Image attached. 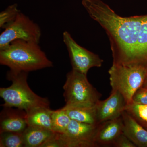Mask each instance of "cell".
I'll return each instance as SVG.
<instances>
[{"instance_id": "obj_20", "label": "cell", "mask_w": 147, "mask_h": 147, "mask_svg": "<svg viewBox=\"0 0 147 147\" xmlns=\"http://www.w3.org/2000/svg\"><path fill=\"white\" fill-rule=\"evenodd\" d=\"M20 12L17 4L9 6L0 13V28L3 29L7 28L15 21Z\"/></svg>"}, {"instance_id": "obj_14", "label": "cell", "mask_w": 147, "mask_h": 147, "mask_svg": "<svg viewBox=\"0 0 147 147\" xmlns=\"http://www.w3.org/2000/svg\"><path fill=\"white\" fill-rule=\"evenodd\" d=\"M55 132L39 127L28 126L23 132L25 147H42Z\"/></svg>"}, {"instance_id": "obj_7", "label": "cell", "mask_w": 147, "mask_h": 147, "mask_svg": "<svg viewBox=\"0 0 147 147\" xmlns=\"http://www.w3.org/2000/svg\"><path fill=\"white\" fill-rule=\"evenodd\" d=\"M63 37L72 69L87 75L90 69L101 67L103 60L98 55L79 45L68 32H64Z\"/></svg>"}, {"instance_id": "obj_22", "label": "cell", "mask_w": 147, "mask_h": 147, "mask_svg": "<svg viewBox=\"0 0 147 147\" xmlns=\"http://www.w3.org/2000/svg\"><path fill=\"white\" fill-rule=\"evenodd\" d=\"M115 147H136L134 143L130 141L123 133L121 134L117 138L113 145Z\"/></svg>"}, {"instance_id": "obj_19", "label": "cell", "mask_w": 147, "mask_h": 147, "mask_svg": "<svg viewBox=\"0 0 147 147\" xmlns=\"http://www.w3.org/2000/svg\"><path fill=\"white\" fill-rule=\"evenodd\" d=\"M125 111L140 124H147V105L138 104L132 101L126 105Z\"/></svg>"}, {"instance_id": "obj_5", "label": "cell", "mask_w": 147, "mask_h": 147, "mask_svg": "<svg viewBox=\"0 0 147 147\" xmlns=\"http://www.w3.org/2000/svg\"><path fill=\"white\" fill-rule=\"evenodd\" d=\"M63 88L66 105L94 106L101 97L89 82L87 75L73 69L67 74Z\"/></svg>"}, {"instance_id": "obj_9", "label": "cell", "mask_w": 147, "mask_h": 147, "mask_svg": "<svg viewBox=\"0 0 147 147\" xmlns=\"http://www.w3.org/2000/svg\"><path fill=\"white\" fill-rule=\"evenodd\" d=\"M127 103L123 96L117 91H111L110 96L99 100L96 105L98 124L121 117Z\"/></svg>"}, {"instance_id": "obj_12", "label": "cell", "mask_w": 147, "mask_h": 147, "mask_svg": "<svg viewBox=\"0 0 147 147\" xmlns=\"http://www.w3.org/2000/svg\"><path fill=\"white\" fill-rule=\"evenodd\" d=\"M123 133L137 146L147 147V130L125 111L121 115Z\"/></svg>"}, {"instance_id": "obj_6", "label": "cell", "mask_w": 147, "mask_h": 147, "mask_svg": "<svg viewBox=\"0 0 147 147\" xmlns=\"http://www.w3.org/2000/svg\"><path fill=\"white\" fill-rule=\"evenodd\" d=\"M41 36L39 26L21 11L15 21L0 35V50L15 40L39 43Z\"/></svg>"}, {"instance_id": "obj_18", "label": "cell", "mask_w": 147, "mask_h": 147, "mask_svg": "<svg viewBox=\"0 0 147 147\" xmlns=\"http://www.w3.org/2000/svg\"><path fill=\"white\" fill-rule=\"evenodd\" d=\"M0 134V147H25L23 132H5Z\"/></svg>"}, {"instance_id": "obj_1", "label": "cell", "mask_w": 147, "mask_h": 147, "mask_svg": "<svg viewBox=\"0 0 147 147\" xmlns=\"http://www.w3.org/2000/svg\"><path fill=\"white\" fill-rule=\"evenodd\" d=\"M89 15L108 35L113 64L134 66L139 33L145 15L122 17L102 1L92 6Z\"/></svg>"}, {"instance_id": "obj_24", "label": "cell", "mask_w": 147, "mask_h": 147, "mask_svg": "<svg viewBox=\"0 0 147 147\" xmlns=\"http://www.w3.org/2000/svg\"><path fill=\"white\" fill-rule=\"evenodd\" d=\"M140 124L141 125H142L143 127H144L145 129H146L147 130V124Z\"/></svg>"}, {"instance_id": "obj_23", "label": "cell", "mask_w": 147, "mask_h": 147, "mask_svg": "<svg viewBox=\"0 0 147 147\" xmlns=\"http://www.w3.org/2000/svg\"><path fill=\"white\" fill-rule=\"evenodd\" d=\"M144 87V88H147V76L146 79H145L144 82V84H143L142 86Z\"/></svg>"}, {"instance_id": "obj_4", "label": "cell", "mask_w": 147, "mask_h": 147, "mask_svg": "<svg viewBox=\"0 0 147 147\" xmlns=\"http://www.w3.org/2000/svg\"><path fill=\"white\" fill-rule=\"evenodd\" d=\"M108 73L112 91L119 92L127 105L132 102L135 92L143 86L147 76V69L141 66L113 64Z\"/></svg>"}, {"instance_id": "obj_8", "label": "cell", "mask_w": 147, "mask_h": 147, "mask_svg": "<svg viewBox=\"0 0 147 147\" xmlns=\"http://www.w3.org/2000/svg\"><path fill=\"white\" fill-rule=\"evenodd\" d=\"M98 124H90L71 120L66 131L57 133L62 147H97L94 141Z\"/></svg>"}, {"instance_id": "obj_11", "label": "cell", "mask_w": 147, "mask_h": 147, "mask_svg": "<svg viewBox=\"0 0 147 147\" xmlns=\"http://www.w3.org/2000/svg\"><path fill=\"white\" fill-rule=\"evenodd\" d=\"M122 117L98 124L94 141L98 146H113L116 139L123 133Z\"/></svg>"}, {"instance_id": "obj_17", "label": "cell", "mask_w": 147, "mask_h": 147, "mask_svg": "<svg viewBox=\"0 0 147 147\" xmlns=\"http://www.w3.org/2000/svg\"><path fill=\"white\" fill-rule=\"evenodd\" d=\"M52 130L55 133L63 134L66 131L71 119L62 108L52 110Z\"/></svg>"}, {"instance_id": "obj_10", "label": "cell", "mask_w": 147, "mask_h": 147, "mask_svg": "<svg viewBox=\"0 0 147 147\" xmlns=\"http://www.w3.org/2000/svg\"><path fill=\"white\" fill-rule=\"evenodd\" d=\"M26 113L12 107H4L0 115V134L5 132H23L28 127Z\"/></svg>"}, {"instance_id": "obj_16", "label": "cell", "mask_w": 147, "mask_h": 147, "mask_svg": "<svg viewBox=\"0 0 147 147\" xmlns=\"http://www.w3.org/2000/svg\"><path fill=\"white\" fill-rule=\"evenodd\" d=\"M134 66H141L147 69V15H145L139 33Z\"/></svg>"}, {"instance_id": "obj_15", "label": "cell", "mask_w": 147, "mask_h": 147, "mask_svg": "<svg viewBox=\"0 0 147 147\" xmlns=\"http://www.w3.org/2000/svg\"><path fill=\"white\" fill-rule=\"evenodd\" d=\"M52 110L50 108L40 107L26 113V121L28 126L53 131L51 117Z\"/></svg>"}, {"instance_id": "obj_21", "label": "cell", "mask_w": 147, "mask_h": 147, "mask_svg": "<svg viewBox=\"0 0 147 147\" xmlns=\"http://www.w3.org/2000/svg\"><path fill=\"white\" fill-rule=\"evenodd\" d=\"M132 101L138 104L147 105V88L141 87L135 92Z\"/></svg>"}, {"instance_id": "obj_2", "label": "cell", "mask_w": 147, "mask_h": 147, "mask_svg": "<svg viewBox=\"0 0 147 147\" xmlns=\"http://www.w3.org/2000/svg\"><path fill=\"white\" fill-rule=\"evenodd\" d=\"M38 44L19 40L12 41L0 50V64L10 70L28 73L52 67L53 62Z\"/></svg>"}, {"instance_id": "obj_13", "label": "cell", "mask_w": 147, "mask_h": 147, "mask_svg": "<svg viewBox=\"0 0 147 147\" xmlns=\"http://www.w3.org/2000/svg\"><path fill=\"white\" fill-rule=\"evenodd\" d=\"M96 105L89 107L65 105L62 109L72 120L83 123L98 124Z\"/></svg>"}, {"instance_id": "obj_3", "label": "cell", "mask_w": 147, "mask_h": 147, "mask_svg": "<svg viewBox=\"0 0 147 147\" xmlns=\"http://www.w3.org/2000/svg\"><path fill=\"white\" fill-rule=\"evenodd\" d=\"M28 72L9 70L7 79L12 82L10 86L0 88V96L4 103L3 107H12L28 113L40 107L50 108L47 98L40 96L32 91L27 82Z\"/></svg>"}]
</instances>
